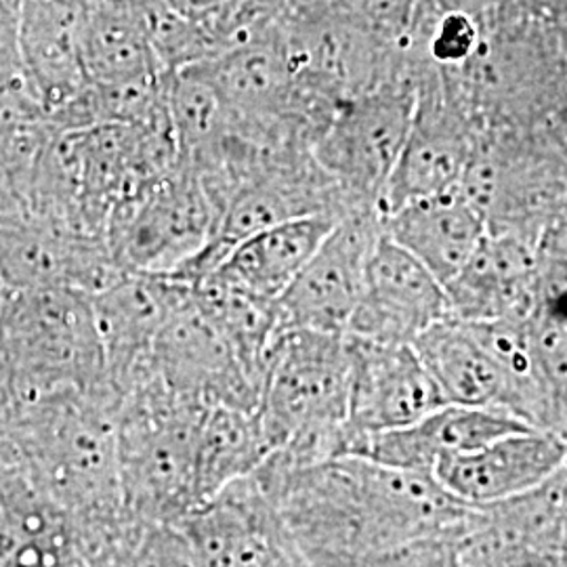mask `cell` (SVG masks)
Returning a JSON list of instances; mask_svg holds the SVG:
<instances>
[{
    "label": "cell",
    "instance_id": "24",
    "mask_svg": "<svg viewBox=\"0 0 567 567\" xmlns=\"http://www.w3.org/2000/svg\"><path fill=\"white\" fill-rule=\"evenodd\" d=\"M339 219V215H307L265 227L236 244L206 278L276 303Z\"/></svg>",
    "mask_w": 567,
    "mask_h": 567
},
{
    "label": "cell",
    "instance_id": "21",
    "mask_svg": "<svg viewBox=\"0 0 567 567\" xmlns=\"http://www.w3.org/2000/svg\"><path fill=\"white\" fill-rule=\"evenodd\" d=\"M91 0H21V65L37 82L49 118L89 84L84 28Z\"/></svg>",
    "mask_w": 567,
    "mask_h": 567
},
{
    "label": "cell",
    "instance_id": "4",
    "mask_svg": "<svg viewBox=\"0 0 567 567\" xmlns=\"http://www.w3.org/2000/svg\"><path fill=\"white\" fill-rule=\"evenodd\" d=\"M444 74L480 135L553 137L566 81L559 25L494 16L473 58Z\"/></svg>",
    "mask_w": 567,
    "mask_h": 567
},
{
    "label": "cell",
    "instance_id": "16",
    "mask_svg": "<svg viewBox=\"0 0 567 567\" xmlns=\"http://www.w3.org/2000/svg\"><path fill=\"white\" fill-rule=\"evenodd\" d=\"M446 318L450 303L444 284L383 231L344 334L370 343L412 344Z\"/></svg>",
    "mask_w": 567,
    "mask_h": 567
},
{
    "label": "cell",
    "instance_id": "10",
    "mask_svg": "<svg viewBox=\"0 0 567 567\" xmlns=\"http://www.w3.org/2000/svg\"><path fill=\"white\" fill-rule=\"evenodd\" d=\"M480 131L454 93L446 74L429 63L416 89L414 116L386 183L381 215L437 194H446L465 182L475 158Z\"/></svg>",
    "mask_w": 567,
    "mask_h": 567
},
{
    "label": "cell",
    "instance_id": "3",
    "mask_svg": "<svg viewBox=\"0 0 567 567\" xmlns=\"http://www.w3.org/2000/svg\"><path fill=\"white\" fill-rule=\"evenodd\" d=\"M351 385L344 334L282 330L267 353L257 416L265 463L299 468L343 454Z\"/></svg>",
    "mask_w": 567,
    "mask_h": 567
},
{
    "label": "cell",
    "instance_id": "11",
    "mask_svg": "<svg viewBox=\"0 0 567 567\" xmlns=\"http://www.w3.org/2000/svg\"><path fill=\"white\" fill-rule=\"evenodd\" d=\"M381 236V210L355 208L344 213L276 301L280 332L344 334L364 290L365 267Z\"/></svg>",
    "mask_w": 567,
    "mask_h": 567
},
{
    "label": "cell",
    "instance_id": "13",
    "mask_svg": "<svg viewBox=\"0 0 567 567\" xmlns=\"http://www.w3.org/2000/svg\"><path fill=\"white\" fill-rule=\"evenodd\" d=\"M122 265L102 236H89L30 210H0V278L9 290L68 288L97 295Z\"/></svg>",
    "mask_w": 567,
    "mask_h": 567
},
{
    "label": "cell",
    "instance_id": "15",
    "mask_svg": "<svg viewBox=\"0 0 567 567\" xmlns=\"http://www.w3.org/2000/svg\"><path fill=\"white\" fill-rule=\"evenodd\" d=\"M192 295L171 276L126 271L91 297L102 339L105 381L122 398L150 374V360L164 324Z\"/></svg>",
    "mask_w": 567,
    "mask_h": 567
},
{
    "label": "cell",
    "instance_id": "18",
    "mask_svg": "<svg viewBox=\"0 0 567 567\" xmlns=\"http://www.w3.org/2000/svg\"><path fill=\"white\" fill-rule=\"evenodd\" d=\"M566 463V440L529 426L447 458L433 471V477L458 503L482 507L540 486Z\"/></svg>",
    "mask_w": 567,
    "mask_h": 567
},
{
    "label": "cell",
    "instance_id": "19",
    "mask_svg": "<svg viewBox=\"0 0 567 567\" xmlns=\"http://www.w3.org/2000/svg\"><path fill=\"white\" fill-rule=\"evenodd\" d=\"M522 429H529V425L498 410L444 404L412 425L358 437L347 446L344 454L433 475L437 465L447 458L486 446Z\"/></svg>",
    "mask_w": 567,
    "mask_h": 567
},
{
    "label": "cell",
    "instance_id": "23",
    "mask_svg": "<svg viewBox=\"0 0 567 567\" xmlns=\"http://www.w3.org/2000/svg\"><path fill=\"white\" fill-rule=\"evenodd\" d=\"M74 524L18 463L0 456V567H63Z\"/></svg>",
    "mask_w": 567,
    "mask_h": 567
},
{
    "label": "cell",
    "instance_id": "22",
    "mask_svg": "<svg viewBox=\"0 0 567 567\" xmlns=\"http://www.w3.org/2000/svg\"><path fill=\"white\" fill-rule=\"evenodd\" d=\"M383 231L446 288L486 238L487 225L480 206L456 187L389 213Z\"/></svg>",
    "mask_w": 567,
    "mask_h": 567
},
{
    "label": "cell",
    "instance_id": "7",
    "mask_svg": "<svg viewBox=\"0 0 567 567\" xmlns=\"http://www.w3.org/2000/svg\"><path fill=\"white\" fill-rule=\"evenodd\" d=\"M429 60L400 44L389 81L339 103L313 145V156L343 194L349 210L377 208L404 147L419 79Z\"/></svg>",
    "mask_w": 567,
    "mask_h": 567
},
{
    "label": "cell",
    "instance_id": "31",
    "mask_svg": "<svg viewBox=\"0 0 567 567\" xmlns=\"http://www.w3.org/2000/svg\"><path fill=\"white\" fill-rule=\"evenodd\" d=\"M16 404H18V402H16V395H13V391H11L7 372H4L2 362H0V426L4 425V421L11 416Z\"/></svg>",
    "mask_w": 567,
    "mask_h": 567
},
{
    "label": "cell",
    "instance_id": "20",
    "mask_svg": "<svg viewBox=\"0 0 567 567\" xmlns=\"http://www.w3.org/2000/svg\"><path fill=\"white\" fill-rule=\"evenodd\" d=\"M536 248L508 234H492L446 284L450 318L463 322L526 320L534 305Z\"/></svg>",
    "mask_w": 567,
    "mask_h": 567
},
{
    "label": "cell",
    "instance_id": "6",
    "mask_svg": "<svg viewBox=\"0 0 567 567\" xmlns=\"http://www.w3.org/2000/svg\"><path fill=\"white\" fill-rule=\"evenodd\" d=\"M0 362L18 404L63 391L112 393L91 297L76 290H9Z\"/></svg>",
    "mask_w": 567,
    "mask_h": 567
},
{
    "label": "cell",
    "instance_id": "9",
    "mask_svg": "<svg viewBox=\"0 0 567 567\" xmlns=\"http://www.w3.org/2000/svg\"><path fill=\"white\" fill-rule=\"evenodd\" d=\"M219 219L203 179L177 164L114 208L105 243L124 271L175 276L213 240Z\"/></svg>",
    "mask_w": 567,
    "mask_h": 567
},
{
    "label": "cell",
    "instance_id": "32",
    "mask_svg": "<svg viewBox=\"0 0 567 567\" xmlns=\"http://www.w3.org/2000/svg\"><path fill=\"white\" fill-rule=\"evenodd\" d=\"M564 567H567V503L564 511Z\"/></svg>",
    "mask_w": 567,
    "mask_h": 567
},
{
    "label": "cell",
    "instance_id": "14",
    "mask_svg": "<svg viewBox=\"0 0 567 567\" xmlns=\"http://www.w3.org/2000/svg\"><path fill=\"white\" fill-rule=\"evenodd\" d=\"M150 374L168 391L196 404L257 412L261 386L194 301V292L164 324L154 344Z\"/></svg>",
    "mask_w": 567,
    "mask_h": 567
},
{
    "label": "cell",
    "instance_id": "33",
    "mask_svg": "<svg viewBox=\"0 0 567 567\" xmlns=\"http://www.w3.org/2000/svg\"><path fill=\"white\" fill-rule=\"evenodd\" d=\"M7 297H9V288L4 286V282H2V278H0V316H2V307H4V301H7Z\"/></svg>",
    "mask_w": 567,
    "mask_h": 567
},
{
    "label": "cell",
    "instance_id": "29",
    "mask_svg": "<svg viewBox=\"0 0 567 567\" xmlns=\"http://www.w3.org/2000/svg\"><path fill=\"white\" fill-rule=\"evenodd\" d=\"M416 7L435 16L463 13L482 23H489L496 16V0H416Z\"/></svg>",
    "mask_w": 567,
    "mask_h": 567
},
{
    "label": "cell",
    "instance_id": "1",
    "mask_svg": "<svg viewBox=\"0 0 567 567\" xmlns=\"http://www.w3.org/2000/svg\"><path fill=\"white\" fill-rule=\"evenodd\" d=\"M250 475L307 567L358 561L454 534L468 511L433 475L355 454L299 468L261 463Z\"/></svg>",
    "mask_w": 567,
    "mask_h": 567
},
{
    "label": "cell",
    "instance_id": "12",
    "mask_svg": "<svg viewBox=\"0 0 567 567\" xmlns=\"http://www.w3.org/2000/svg\"><path fill=\"white\" fill-rule=\"evenodd\" d=\"M567 463L507 501L468 507L454 534L458 567H564Z\"/></svg>",
    "mask_w": 567,
    "mask_h": 567
},
{
    "label": "cell",
    "instance_id": "2",
    "mask_svg": "<svg viewBox=\"0 0 567 567\" xmlns=\"http://www.w3.org/2000/svg\"><path fill=\"white\" fill-rule=\"evenodd\" d=\"M118 405L110 391L20 402L0 426V456L18 463L72 519L122 511Z\"/></svg>",
    "mask_w": 567,
    "mask_h": 567
},
{
    "label": "cell",
    "instance_id": "30",
    "mask_svg": "<svg viewBox=\"0 0 567 567\" xmlns=\"http://www.w3.org/2000/svg\"><path fill=\"white\" fill-rule=\"evenodd\" d=\"M561 32V44H564V58H566V81H564V97H561V110L555 121L553 128V140L561 147V152L567 156V23L559 25Z\"/></svg>",
    "mask_w": 567,
    "mask_h": 567
},
{
    "label": "cell",
    "instance_id": "17",
    "mask_svg": "<svg viewBox=\"0 0 567 567\" xmlns=\"http://www.w3.org/2000/svg\"><path fill=\"white\" fill-rule=\"evenodd\" d=\"M347 341L351 385L344 450L358 437L412 425L446 404L412 344L370 343L353 337Z\"/></svg>",
    "mask_w": 567,
    "mask_h": 567
},
{
    "label": "cell",
    "instance_id": "26",
    "mask_svg": "<svg viewBox=\"0 0 567 567\" xmlns=\"http://www.w3.org/2000/svg\"><path fill=\"white\" fill-rule=\"evenodd\" d=\"M44 122H49L47 103L23 65L0 72V135Z\"/></svg>",
    "mask_w": 567,
    "mask_h": 567
},
{
    "label": "cell",
    "instance_id": "8",
    "mask_svg": "<svg viewBox=\"0 0 567 567\" xmlns=\"http://www.w3.org/2000/svg\"><path fill=\"white\" fill-rule=\"evenodd\" d=\"M486 219L487 231L538 244L567 213V156L550 135H480L461 185Z\"/></svg>",
    "mask_w": 567,
    "mask_h": 567
},
{
    "label": "cell",
    "instance_id": "5",
    "mask_svg": "<svg viewBox=\"0 0 567 567\" xmlns=\"http://www.w3.org/2000/svg\"><path fill=\"white\" fill-rule=\"evenodd\" d=\"M204 410L152 374L122 398L116 425L122 505L143 524L179 526L203 507L198 431Z\"/></svg>",
    "mask_w": 567,
    "mask_h": 567
},
{
    "label": "cell",
    "instance_id": "28",
    "mask_svg": "<svg viewBox=\"0 0 567 567\" xmlns=\"http://www.w3.org/2000/svg\"><path fill=\"white\" fill-rule=\"evenodd\" d=\"M21 0H0V72L21 65Z\"/></svg>",
    "mask_w": 567,
    "mask_h": 567
},
{
    "label": "cell",
    "instance_id": "25",
    "mask_svg": "<svg viewBox=\"0 0 567 567\" xmlns=\"http://www.w3.org/2000/svg\"><path fill=\"white\" fill-rule=\"evenodd\" d=\"M267 456L257 412L206 408L198 431V489L206 505L225 487L250 475Z\"/></svg>",
    "mask_w": 567,
    "mask_h": 567
},
{
    "label": "cell",
    "instance_id": "27",
    "mask_svg": "<svg viewBox=\"0 0 567 567\" xmlns=\"http://www.w3.org/2000/svg\"><path fill=\"white\" fill-rule=\"evenodd\" d=\"M496 16L561 25L567 23V0H496Z\"/></svg>",
    "mask_w": 567,
    "mask_h": 567
}]
</instances>
